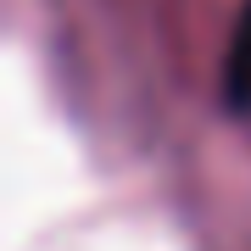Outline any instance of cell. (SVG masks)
Listing matches in <instances>:
<instances>
[{"instance_id": "cell-1", "label": "cell", "mask_w": 251, "mask_h": 251, "mask_svg": "<svg viewBox=\"0 0 251 251\" xmlns=\"http://www.w3.org/2000/svg\"><path fill=\"white\" fill-rule=\"evenodd\" d=\"M224 106L251 112V0H240L229 23V50H224Z\"/></svg>"}]
</instances>
